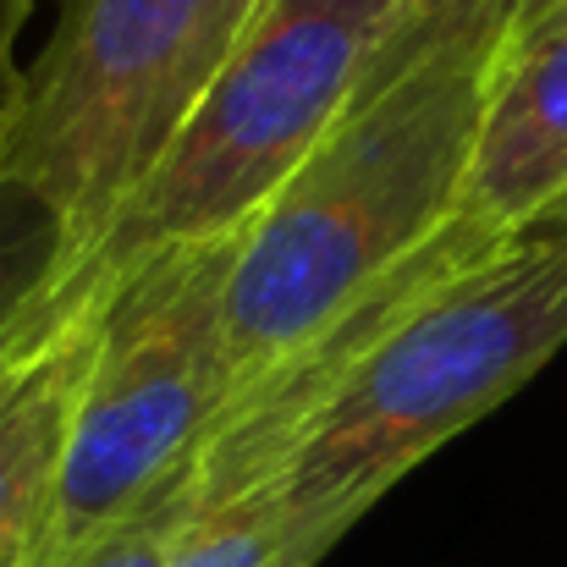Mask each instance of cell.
<instances>
[{"mask_svg": "<svg viewBox=\"0 0 567 567\" xmlns=\"http://www.w3.org/2000/svg\"><path fill=\"white\" fill-rule=\"evenodd\" d=\"M540 226H546V220H540ZM551 226H567V204L557 209V215H551Z\"/></svg>", "mask_w": 567, "mask_h": 567, "instance_id": "obj_13", "label": "cell"}, {"mask_svg": "<svg viewBox=\"0 0 567 567\" xmlns=\"http://www.w3.org/2000/svg\"><path fill=\"white\" fill-rule=\"evenodd\" d=\"M287 474H265L237 491L193 485L188 524L172 546V567H309L287 529Z\"/></svg>", "mask_w": 567, "mask_h": 567, "instance_id": "obj_10", "label": "cell"}, {"mask_svg": "<svg viewBox=\"0 0 567 567\" xmlns=\"http://www.w3.org/2000/svg\"><path fill=\"white\" fill-rule=\"evenodd\" d=\"M22 22H28V0H0V172H6V144H11V127L22 111V78H28V66L17 61Z\"/></svg>", "mask_w": 567, "mask_h": 567, "instance_id": "obj_12", "label": "cell"}, {"mask_svg": "<svg viewBox=\"0 0 567 567\" xmlns=\"http://www.w3.org/2000/svg\"><path fill=\"white\" fill-rule=\"evenodd\" d=\"M567 204V0L485 72V111L446 226L491 254Z\"/></svg>", "mask_w": 567, "mask_h": 567, "instance_id": "obj_6", "label": "cell"}, {"mask_svg": "<svg viewBox=\"0 0 567 567\" xmlns=\"http://www.w3.org/2000/svg\"><path fill=\"white\" fill-rule=\"evenodd\" d=\"M237 243L166 248L105 287L39 567L72 563L198 463L231 402Z\"/></svg>", "mask_w": 567, "mask_h": 567, "instance_id": "obj_4", "label": "cell"}, {"mask_svg": "<svg viewBox=\"0 0 567 567\" xmlns=\"http://www.w3.org/2000/svg\"><path fill=\"white\" fill-rule=\"evenodd\" d=\"M567 348V226L468 254L446 226L364 320L292 463L287 529L315 567L424 457L496 413Z\"/></svg>", "mask_w": 567, "mask_h": 567, "instance_id": "obj_1", "label": "cell"}, {"mask_svg": "<svg viewBox=\"0 0 567 567\" xmlns=\"http://www.w3.org/2000/svg\"><path fill=\"white\" fill-rule=\"evenodd\" d=\"M402 6L408 0H270L138 188L72 259L39 315V337L166 248L243 237L342 122Z\"/></svg>", "mask_w": 567, "mask_h": 567, "instance_id": "obj_3", "label": "cell"}, {"mask_svg": "<svg viewBox=\"0 0 567 567\" xmlns=\"http://www.w3.org/2000/svg\"><path fill=\"white\" fill-rule=\"evenodd\" d=\"M100 303L105 292L72 309V320H61L0 380V567H39L72 408L100 331Z\"/></svg>", "mask_w": 567, "mask_h": 567, "instance_id": "obj_7", "label": "cell"}, {"mask_svg": "<svg viewBox=\"0 0 567 567\" xmlns=\"http://www.w3.org/2000/svg\"><path fill=\"white\" fill-rule=\"evenodd\" d=\"M265 6L270 0H61L22 78L6 177L28 183L66 220L72 259L138 188Z\"/></svg>", "mask_w": 567, "mask_h": 567, "instance_id": "obj_5", "label": "cell"}, {"mask_svg": "<svg viewBox=\"0 0 567 567\" xmlns=\"http://www.w3.org/2000/svg\"><path fill=\"white\" fill-rule=\"evenodd\" d=\"M485 111V66L430 55L353 94L237 243L231 402L326 342L446 226ZM226 402V408H231Z\"/></svg>", "mask_w": 567, "mask_h": 567, "instance_id": "obj_2", "label": "cell"}, {"mask_svg": "<svg viewBox=\"0 0 567 567\" xmlns=\"http://www.w3.org/2000/svg\"><path fill=\"white\" fill-rule=\"evenodd\" d=\"M551 6H563V0H413L385 28V39L375 44L353 94H375L396 72H408L413 61H430V55L474 61L491 72V61L524 28H535Z\"/></svg>", "mask_w": 567, "mask_h": 567, "instance_id": "obj_8", "label": "cell"}, {"mask_svg": "<svg viewBox=\"0 0 567 567\" xmlns=\"http://www.w3.org/2000/svg\"><path fill=\"white\" fill-rule=\"evenodd\" d=\"M193 468L183 480H172L155 502H144L127 524H116L111 535H100L89 551H78L61 567H172V546H177L193 507Z\"/></svg>", "mask_w": 567, "mask_h": 567, "instance_id": "obj_11", "label": "cell"}, {"mask_svg": "<svg viewBox=\"0 0 567 567\" xmlns=\"http://www.w3.org/2000/svg\"><path fill=\"white\" fill-rule=\"evenodd\" d=\"M72 259V231L66 220L17 177L0 172V380L6 370L33 353L39 315Z\"/></svg>", "mask_w": 567, "mask_h": 567, "instance_id": "obj_9", "label": "cell"}]
</instances>
